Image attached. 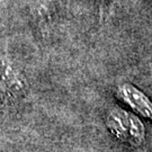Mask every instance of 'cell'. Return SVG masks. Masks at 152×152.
I'll use <instances>...</instances> for the list:
<instances>
[{
  "mask_svg": "<svg viewBox=\"0 0 152 152\" xmlns=\"http://www.w3.org/2000/svg\"><path fill=\"white\" fill-rule=\"evenodd\" d=\"M124 96H126L127 102L134 106L136 109H139L141 113L145 114L147 116H150L152 113L151 107H149V103L144 99V97L142 98V96L136 92L135 90H124Z\"/></svg>",
  "mask_w": 152,
  "mask_h": 152,
  "instance_id": "cell-1",
  "label": "cell"
},
{
  "mask_svg": "<svg viewBox=\"0 0 152 152\" xmlns=\"http://www.w3.org/2000/svg\"><path fill=\"white\" fill-rule=\"evenodd\" d=\"M120 0H100V19L102 22L108 20L115 10V7Z\"/></svg>",
  "mask_w": 152,
  "mask_h": 152,
  "instance_id": "cell-2",
  "label": "cell"
}]
</instances>
